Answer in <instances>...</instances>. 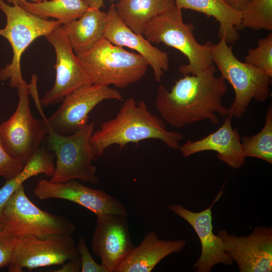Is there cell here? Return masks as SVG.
Listing matches in <instances>:
<instances>
[{
	"mask_svg": "<svg viewBox=\"0 0 272 272\" xmlns=\"http://www.w3.org/2000/svg\"><path fill=\"white\" fill-rule=\"evenodd\" d=\"M223 193L221 189L211 205L199 212L189 211L181 205L167 206L170 211L182 218L190 225L199 239L201 245L200 255L192 266L195 272H209L217 264L231 265L233 262L225 251L220 238L213 232L211 209Z\"/></svg>",
	"mask_w": 272,
	"mask_h": 272,
	"instance_id": "2e32d148",
	"label": "cell"
},
{
	"mask_svg": "<svg viewBox=\"0 0 272 272\" xmlns=\"http://www.w3.org/2000/svg\"><path fill=\"white\" fill-rule=\"evenodd\" d=\"M76 245L78 254L81 258V272H109L105 266L97 263L94 260L84 237H79Z\"/></svg>",
	"mask_w": 272,
	"mask_h": 272,
	"instance_id": "83f0119b",
	"label": "cell"
},
{
	"mask_svg": "<svg viewBox=\"0 0 272 272\" xmlns=\"http://www.w3.org/2000/svg\"><path fill=\"white\" fill-rule=\"evenodd\" d=\"M78 57L93 84L118 88L141 80L149 66L140 54L127 51L104 37Z\"/></svg>",
	"mask_w": 272,
	"mask_h": 272,
	"instance_id": "5b68a950",
	"label": "cell"
},
{
	"mask_svg": "<svg viewBox=\"0 0 272 272\" xmlns=\"http://www.w3.org/2000/svg\"><path fill=\"white\" fill-rule=\"evenodd\" d=\"M175 5L174 0H118L115 7L122 22L134 33L143 35L152 19Z\"/></svg>",
	"mask_w": 272,
	"mask_h": 272,
	"instance_id": "7402d4cb",
	"label": "cell"
},
{
	"mask_svg": "<svg viewBox=\"0 0 272 272\" xmlns=\"http://www.w3.org/2000/svg\"><path fill=\"white\" fill-rule=\"evenodd\" d=\"M16 239L6 231H0V268L10 264Z\"/></svg>",
	"mask_w": 272,
	"mask_h": 272,
	"instance_id": "f546056e",
	"label": "cell"
},
{
	"mask_svg": "<svg viewBox=\"0 0 272 272\" xmlns=\"http://www.w3.org/2000/svg\"><path fill=\"white\" fill-rule=\"evenodd\" d=\"M216 71L214 64L196 75H185L170 91L159 85L155 107L161 118L177 128L206 119L219 124L217 114L228 115V108L222 101L228 88L225 80L215 76Z\"/></svg>",
	"mask_w": 272,
	"mask_h": 272,
	"instance_id": "6da1fadb",
	"label": "cell"
},
{
	"mask_svg": "<svg viewBox=\"0 0 272 272\" xmlns=\"http://www.w3.org/2000/svg\"><path fill=\"white\" fill-rule=\"evenodd\" d=\"M56 54V77L53 86L40 100L42 107L60 102L76 89L92 84L78 56L75 53L62 25L45 36Z\"/></svg>",
	"mask_w": 272,
	"mask_h": 272,
	"instance_id": "7c38bea8",
	"label": "cell"
},
{
	"mask_svg": "<svg viewBox=\"0 0 272 272\" xmlns=\"http://www.w3.org/2000/svg\"><path fill=\"white\" fill-rule=\"evenodd\" d=\"M28 12L42 19H54L62 25L82 17L89 7L83 0H42L39 3L20 2Z\"/></svg>",
	"mask_w": 272,
	"mask_h": 272,
	"instance_id": "cb8c5ba5",
	"label": "cell"
},
{
	"mask_svg": "<svg viewBox=\"0 0 272 272\" xmlns=\"http://www.w3.org/2000/svg\"><path fill=\"white\" fill-rule=\"evenodd\" d=\"M0 9L6 17L7 24L0 28V36L11 45L13 56L11 63L0 70V80L10 79V86L17 87L24 80L21 69V56L26 48L37 38L45 36L62 25L35 16L18 4L10 6L0 0Z\"/></svg>",
	"mask_w": 272,
	"mask_h": 272,
	"instance_id": "52a82bcc",
	"label": "cell"
},
{
	"mask_svg": "<svg viewBox=\"0 0 272 272\" xmlns=\"http://www.w3.org/2000/svg\"><path fill=\"white\" fill-rule=\"evenodd\" d=\"M48 128L46 149L53 152L56 158L55 171L49 181L59 183L76 179L97 184L96 168L92 164L96 159L90 143L94 123L68 135L58 134Z\"/></svg>",
	"mask_w": 272,
	"mask_h": 272,
	"instance_id": "8992f818",
	"label": "cell"
},
{
	"mask_svg": "<svg viewBox=\"0 0 272 272\" xmlns=\"http://www.w3.org/2000/svg\"><path fill=\"white\" fill-rule=\"evenodd\" d=\"M17 89V106L10 118L0 125V140L9 154L24 165L40 147L49 128L46 117L36 119L31 113L26 82L24 81Z\"/></svg>",
	"mask_w": 272,
	"mask_h": 272,
	"instance_id": "9c48e42d",
	"label": "cell"
},
{
	"mask_svg": "<svg viewBox=\"0 0 272 272\" xmlns=\"http://www.w3.org/2000/svg\"><path fill=\"white\" fill-rule=\"evenodd\" d=\"M55 159L53 152L39 147L24 165L22 171L14 177L6 180L0 188V215L12 195L28 179L40 174L50 177L53 175Z\"/></svg>",
	"mask_w": 272,
	"mask_h": 272,
	"instance_id": "603a6c76",
	"label": "cell"
},
{
	"mask_svg": "<svg viewBox=\"0 0 272 272\" xmlns=\"http://www.w3.org/2000/svg\"><path fill=\"white\" fill-rule=\"evenodd\" d=\"M62 266L54 272H79L81 269V258L79 255L77 257L67 260L63 263Z\"/></svg>",
	"mask_w": 272,
	"mask_h": 272,
	"instance_id": "4dcf8cb0",
	"label": "cell"
},
{
	"mask_svg": "<svg viewBox=\"0 0 272 272\" xmlns=\"http://www.w3.org/2000/svg\"><path fill=\"white\" fill-rule=\"evenodd\" d=\"M33 192L40 200L58 198L76 203L97 217L108 214L128 217L126 207L116 198L103 190L86 186L76 179L59 183L41 179Z\"/></svg>",
	"mask_w": 272,
	"mask_h": 272,
	"instance_id": "5bb4252c",
	"label": "cell"
},
{
	"mask_svg": "<svg viewBox=\"0 0 272 272\" xmlns=\"http://www.w3.org/2000/svg\"><path fill=\"white\" fill-rule=\"evenodd\" d=\"M183 138L179 132L167 130L164 121L148 110L144 100L137 103L130 97L125 100L114 118L104 122L99 129L93 132L90 143L97 159L113 145L123 149L130 143L157 139L168 148L177 150Z\"/></svg>",
	"mask_w": 272,
	"mask_h": 272,
	"instance_id": "7a4b0ae2",
	"label": "cell"
},
{
	"mask_svg": "<svg viewBox=\"0 0 272 272\" xmlns=\"http://www.w3.org/2000/svg\"><path fill=\"white\" fill-rule=\"evenodd\" d=\"M231 118L227 116L223 124L215 132L195 141H187L179 150L184 157L187 158L197 153L213 151L217 153V158L235 169L240 168L244 164L245 158L240 134L233 128Z\"/></svg>",
	"mask_w": 272,
	"mask_h": 272,
	"instance_id": "ac0fdd59",
	"label": "cell"
},
{
	"mask_svg": "<svg viewBox=\"0 0 272 272\" xmlns=\"http://www.w3.org/2000/svg\"><path fill=\"white\" fill-rule=\"evenodd\" d=\"M186 245L184 239H161L156 233L150 231L139 245L134 246L115 272H150L161 260L181 251Z\"/></svg>",
	"mask_w": 272,
	"mask_h": 272,
	"instance_id": "d6986e66",
	"label": "cell"
},
{
	"mask_svg": "<svg viewBox=\"0 0 272 272\" xmlns=\"http://www.w3.org/2000/svg\"><path fill=\"white\" fill-rule=\"evenodd\" d=\"M107 23L104 37L112 44L135 50L153 70L156 81L160 82L169 68L168 53L154 46L143 35L133 32L121 20L112 3L107 12Z\"/></svg>",
	"mask_w": 272,
	"mask_h": 272,
	"instance_id": "e0dca14e",
	"label": "cell"
},
{
	"mask_svg": "<svg viewBox=\"0 0 272 272\" xmlns=\"http://www.w3.org/2000/svg\"><path fill=\"white\" fill-rule=\"evenodd\" d=\"M226 253L235 261L240 272L272 271V228L256 227L248 236L217 232Z\"/></svg>",
	"mask_w": 272,
	"mask_h": 272,
	"instance_id": "4fadbf2b",
	"label": "cell"
},
{
	"mask_svg": "<svg viewBox=\"0 0 272 272\" xmlns=\"http://www.w3.org/2000/svg\"><path fill=\"white\" fill-rule=\"evenodd\" d=\"M241 12L240 30H272V0H252Z\"/></svg>",
	"mask_w": 272,
	"mask_h": 272,
	"instance_id": "484cf974",
	"label": "cell"
},
{
	"mask_svg": "<svg viewBox=\"0 0 272 272\" xmlns=\"http://www.w3.org/2000/svg\"><path fill=\"white\" fill-rule=\"evenodd\" d=\"M89 8L100 10L105 7L104 0H83Z\"/></svg>",
	"mask_w": 272,
	"mask_h": 272,
	"instance_id": "d6a6232c",
	"label": "cell"
},
{
	"mask_svg": "<svg viewBox=\"0 0 272 272\" xmlns=\"http://www.w3.org/2000/svg\"><path fill=\"white\" fill-rule=\"evenodd\" d=\"M91 249L109 272L117 267L133 249L126 217L114 214L97 217Z\"/></svg>",
	"mask_w": 272,
	"mask_h": 272,
	"instance_id": "9a60e30c",
	"label": "cell"
},
{
	"mask_svg": "<svg viewBox=\"0 0 272 272\" xmlns=\"http://www.w3.org/2000/svg\"><path fill=\"white\" fill-rule=\"evenodd\" d=\"M257 46L250 48L245 62L257 67L272 77V33L257 40Z\"/></svg>",
	"mask_w": 272,
	"mask_h": 272,
	"instance_id": "4316f807",
	"label": "cell"
},
{
	"mask_svg": "<svg viewBox=\"0 0 272 272\" xmlns=\"http://www.w3.org/2000/svg\"><path fill=\"white\" fill-rule=\"evenodd\" d=\"M252 0H225L226 3L233 9L242 11Z\"/></svg>",
	"mask_w": 272,
	"mask_h": 272,
	"instance_id": "1f68e13d",
	"label": "cell"
},
{
	"mask_svg": "<svg viewBox=\"0 0 272 272\" xmlns=\"http://www.w3.org/2000/svg\"><path fill=\"white\" fill-rule=\"evenodd\" d=\"M79 256L72 235L58 234L16 239L9 271L21 272L40 267L62 264Z\"/></svg>",
	"mask_w": 272,
	"mask_h": 272,
	"instance_id": "30bf717a",
	"label": "cell"
},
{
	"mask_svg": "<svg viewBox=\"0 0 272 272\" xmlns=\"http://www.w3.org/2000/svg\"><path fill=\"white\" fill-rule=\"evenodd\" d=\"M240 141L245 158H256L272 164L271 104L266 111L265 123L261 130L254 135H244Z\"/></svg>",
	"mask_w": 272,
	"mask_h": 272,
	"instance_id": "d4e9b609",
	"label": "cell"
},
{
	"mask_svg": "<svg viewBox=\"0 0 272 272\" xmlns=\"http://www.w3.org/2000/svg\"><path fill=\"white\" fill-rule=\"evenodd\" d=\"M107 23V13L89 8L80 18L62 26L78 56L89 51L104 37Z\"/></svg>",
	"mask_w": 272,
	"mask_h": 272,
	"instance_id": "ffe728a7",
	"label": "cell"
},
{
	"mask_svg": "<svg viewBox=\"0 0 272 272\" xmlns=\"http://www.w3.org/2000/svg\"><path fill=\"white\" fill-rule=\"evenodd\" d=\"M228 44L224 37L218 43L212 44V59L221 77L234 91L235 99L227 116L240 119L253 99L263 102L269 97L271 77L263 70L240 61Z\"/></svg>",
	"mask_w": 272,
	"mask_h": 272,
	"instance_id": "3957f363",
	"label": "cell"
},
{
	"mask_svg": "<svg viewBox=\"0 0 272 272\" xmlns=\"http://www.w3.org/2000/svg\"><path fill=\"white\" fill-rule=\"evenodd\" d=\"M3 230L19 238L53 235H72L75 225L66 218L43 211L28 197L21 185L5 204L0 215Z\"/></svg>",
	"mask_w": 272,
	"mask_h": 272,
	"instance_id": "ba28073f",
	"label": "cell"
},
{
	"mask_svg": "<svg viewBox=\"0 0 272 272\" xmlns=\"http://www.w3.org/2000/svg\"><path fill=\"white\" fill-rule=\"evenodd\" d=\"M23 167L9 154L0 140V177L9 180L19 174Z\"/></svg>",
	"mask_w": 272,
	"mask_h": 272,
	"instance_id": "f1b7e54d",
	"label": "cell"
},
{
	"mask_svg": "<svg viewBox=\"0 0 272 272\" xmlns=\"http://www.w3.org/2000/svg\"><path fill=\"white\" fill-rule=\"evenodd\" d=\"M174 1L181 9H189L214 17L220 24L219 37H224L228 44H232L239 39L241 12L230 7L225 0Z\"/></svg>",
	"mask_w": 272,
	"mask_h": 272,
	"instance_id": "44dd1931",
	"label": "cell"
},
{
	"mask_svg": "<svg viewBox=\"0 0 272 272\" xmlns=\"http://www.w3.org/2000/svg\"><path fill=\"white\" fill-rule=\"evenodd\" d=\"M122 99L119 91L109 86L96 84L84 86L65 96L57 110L45 120L54 132L70 134L88 123L89 113L100 102Z\"/></svg>",
	"mask_w": 272,
	"mask_h": 272,
	"instance_id": "8fae6325",
	"label": "cell"
},
{
	"mask_svg": "<svg viewBox=\"0 0 272 272\" xmlns=\"http://www.w3.org/2000/svg\"><path fill=\"white\" fill-rule=\"evenodd\" d=\"M3 230L2 227L0 225V231Z\"/></svg>",
	"mask_w": 272,
	"mask_h": 272,
	"instance_id": "e575fe53",
	"label": "cell"
},
{
	"mask_svg": "<svg viewBox=\"0 0 272 272\" xmlns=\"http://www.w3.org/2000/svg\"><path fill=\"white\" fill-rule=\"evenodd\" d=\"M9 3L12 4L13 5L15 4H18L20 2H28L30 1V2H33V3H39L42 1V0H6Z\"/></svg>",
	"mask_w": 272,
	"mask_h": 272,
	"instance_id": "836d02e7",
	"label": "cell"
},
{
	"mask_svg": "<svg viewBox=\"0 0 272 272\" xmlns=\"http://www.w3.org/2000/svg\"><path fill=\"white\" fill-rule=\"evenodd\" d=\"M191 23H184L182 9L176 5L152 19L143 35L151 42L163 43L177 49L187 57L188 63L179 71L185 75H196L214 64L210 41L204 44L195 39Z\"/></svg>",
	"mask_w": 272,
	"mask_h": 272,
	"instance_id": "277c9868",
	"label": "cell"
}]
</instances>
